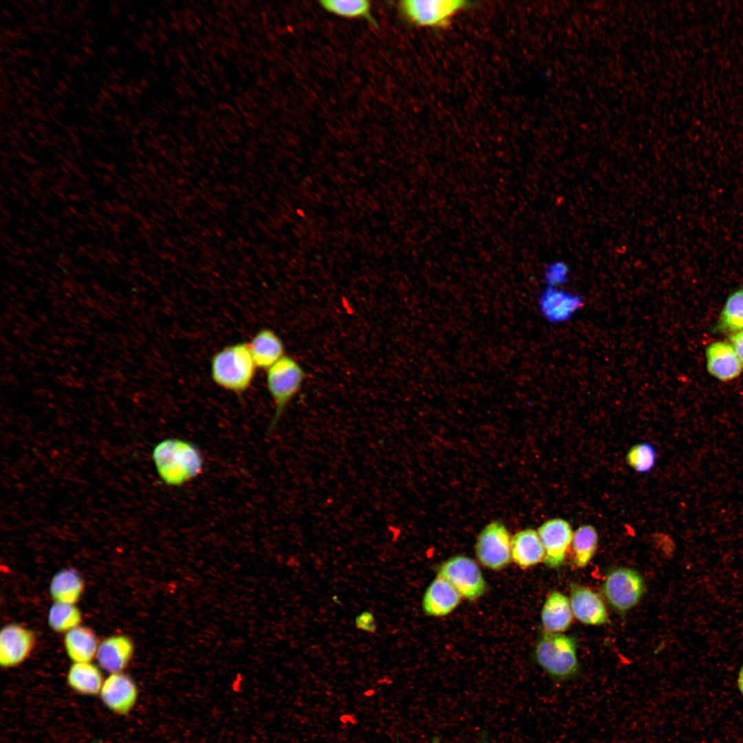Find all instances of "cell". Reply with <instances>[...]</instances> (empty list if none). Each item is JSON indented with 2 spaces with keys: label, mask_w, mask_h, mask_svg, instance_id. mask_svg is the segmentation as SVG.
Returning a JSON list of instances; mask_svg holds the SVG:
<instances>
[{
  "label": "cell",
  "mask_w": 743,
  "mask_h": 743,
  "mask_svg": "<svg viewBox=\"0 0 743 743\" xmlns=\"http://www.w3.org/2000/svg\"><path fill=\"white\" fill-rule=\"evenodd\" d=\"M152 457L160 477L170 486H181L203 470L201 452L184 440L169 438L160 442L153 449Z\"/></svg>",
  "instance_id": "6da1fadb"
},
{
  "label": "cell",
  "mask_w": 743,
  "mask_h": 743,
  "mask_svg": "<svg viewBox=\"0 0 743 743\" xmlns=\"http://www.w3.org/2000/svg\"><path fill=\"white\" fill-rule=\"evenodd\" d=\"M257 369L248 343L226 346L211 359L210 374L214 383L235 394H242L250 387Z\"/></svg>",
  "instance_id": "7a4b0ae2"
},
{
  "label": "cell",
  "mask_w": 743,
  "mask_h": 743,
  "mask_svg": "<svg viewBox=\"0 0 743 743\" xmlns=\"http://www.w3.org/2000/svg\"><path fill=\"white\" fill-rule=\"evenodd\" d=\"M538 665L556 682L573 680L580 674L574 638L561 633L543 632L535 651Z\"/></svg>",
  "instance_id": "3957f363"
},
{
  "label": "cell",
  "mask_w": 743,
  "mask_h": 743,
  "mask_svg": "<svg viewBox=\"0 0 743 743\" xmlns=\"http://www.w3.org/2000/svg\"><path fill=\"white\" fill-rule=\"evenodd\" d=\"M305 378V372L301 364L288 355L266 370V385L275 407L268 433L276 427L286 407L301 390Z\"/></svg>",
  "instance_id": "277c9868"
},
{
  "label": "cell",
  "mask_w": 743,
  "mask_h": 743,
  "mask_svg": "<svg viewBox=\"0 0 743 743\" xmlns=\"http://www.w3.org/2000/svg\"><path fill=\"white\" fill-rule=\"evenodd\" d=\"M645 590V583L640 573L627 567L612 569L607 574L603 584V592L606 600L620 613H625L636 606Z\"/></svg>",
  "instance_id": "5b68a950"
},
{
  "label": "cell",
  "mask_w": 743,
  "mask_h": 743,
  "mask_svg": "<svg viewBox=\"0 0 743 743\" xmlns=\"http://www.w3.org/2000/svg\"><path fill=\"white\" fill-rule=\"evenodd\" d=\"M469 6L462 0H403L398 8L407 21L424 28H442Z\"/></svg>",
  "instance_id": "8992f818"
},
{
  "label": "cell",
  "mask_w": 743,
  "mask_h": 743,
  "mask_svg": "<svg viewBox=\"0 0 743 743\" xmlns=\"http://www.w3.org/2000/svg\"><path fill=\"white\" fill-rule=\"evenodd\" d=\"M511 537L503 522L495 520L488 523L478 535L475 545L479 562L493 570L506 568L512 560Z\"/></svg>",
  "instance_id": "52a82bcc"
},
{
  "label": "cell",
  "mask_w": 743,
  "mask_h": 743,
  "mask_svg": "<svg viewBox=\"0 0 743 743\" xmlns=\"http://www.w3.org/2000/svg\"><path fill=\"white\" fill-rule=\"evenodd\" d=\"M438 575L447 581L461 597L475 600L486 590V583L480 568L471 558L455 555L448 559L439 568Z\"/></svg>",
  "instance_id": "ba28073f"
},
{
  "label": "cell",
  "mask_w": 743,
  "mask_h": 743,
  "mask_svg": "<svg viewBox=\"0 0 743 743\" xmlns=\"http://www.w3.org/2000/svg\"><path fill=\"white\" fill-rule=\"evenodd\" d=\"M537 532L543 544V562L550 568H558L564 563L573 536L570 523L562 518H552L544 521Z\"/></svg>",
  "instance_id": "9c48e42d"
},
{
  "label": "cell",
  "mask_w": 743,
  "mask_h": 743,
  "mask_svg": "<svg viewBox=\"0 0 743 743\" xmlns=\"http://www.w3.org/2000/svg\"><path fill=\"white\" fill-rule=\"evenodd\" d=\"M34 632L21 625L10 623L0 632V664L10 668L23 663L36 645Z\"/></svg>",
  "instance_id": "30bf717a"
},
{
  "label": "cell",
  "mask_w": 743,
  "mask_h": 743,
  "mask_svg": "<svg viewBox=\"0 0 743 743\" xmlns=\"http://www.w3.org/2000/svg\"><path fill=\"white\" fill-rule=\"evenodd\" d=\"M103 704L118 715H127L134 707L138 696L135 682L127 674H111L105 680L100 691Z\"/></svg>",
  "instance_id": "8fae6325"
},
{
  "label": "cell",
  "mask_w": 743,
  "mask_h": 743,
  "mask_svg": "<svg viewBox=\"0 0 743 743\" xmlns=\"http://www.w3.org/2000/svg\"><path fill=\"white\" fill-rule=\"evenodd\" d=\"M583 305L580 296L554 287L547 286L539 299V312L551 323L569 320Z\"/></svg>",
  "instance_id": "7c38bea8"
},
{
  "label": "cell",
  "mask_w": 743,
  "mask_h": 743,
  "mask_svg": "<svg viewBox=\"0 0 743 743\" xmlns=\"http://www.w3.org/2000/svg\"><path fill=\"white\" fill-rule=\"evenodd\" d=\"M569 600L573 616L581 623L601 625L608 621L603 601L590 588L572 583Z\"/></svg>",
  "instance_id": "4fadbf2b"
},
{
  "label": "cell",
  "mask_w": 743,
  "mask_h": 743,
  "mask_svg": "<svg viewBox=\"0 0 743 743\" xmlns=\"http://www.w3.org/2000/svg\"><path fill=\"white\" fill-rule=\"evenodd\" d=\"M708 372L716 379L727 382L738 377L743 365L729 342L711 343L705 351Z\"/></svg>",
  "instance_id": "5bb4252c"
},
{
  "label": "cell",
  "mask_w": 743,
  "mask_h": 743,
  "mask_svg": "<svg viewBox=\"0 0 743 743\" xmlns=\"http://www.w3.org/2000/svg\"><path fill=\"white\" fill-rule=\"evenodd\" d=\"M133 653L131 639L124 634H115L100 643L96 658L103 669L111 674L119 673L128 666Z\"/></svg>",
  "instance_id": "9a60e30c"
},
{
  "label": "cell",
  "mask_w": 743,
  "mask_h": 743,
  "mask_svg": "<svg viewBox=\"0 0 743 743\" xmlns=\"http://www.w3.org/2000/svg\"><path fill=\"white\" fill-rule=\"evenodd\" d=\"M461 596L444 579L437 576L427 588L422 608L430 616H444L451 613L460 604Z\"/></svg>",
  "instance_id": "2e32d148"
},
{
  "label": "cell",
  "mask_w": 743,
  "mask_h": 743,
  "mask_svg": "<svg viewBox=\"0 0 743 743\" xmlns=\"http://www.w3.org/2000/svg\"><path fill=\"white\" fill-rule=\"evenodd\" d=\"M257 368L267 370L285 354V346L279 336L268 328L259 330L248 343Z\"/></svg>",
  "instance_id": "e0dca14e"
},
{
  "label": "cell",
  "mask_w": 743,
  "mask_h": 743,
  "mask_svg": "<svg viewBox=\"0 0 743 743\" xmlns=\"http://www.w3.org/2000/svg\"><path fill=\"white\" fill-rule=\"evenodd\" d=\"M511 559L519 567L525 569L543 561L545 551L537 532L532 528L517 532L511 537Z\"/></svg>",
  "instance_id": "ac0fdd59"
},
{
  "label": "cell",
  "mask_w": 743,
  "mask_h": 743,
  "mask_svg": "<svg viewBox=\"0 0 743 743\" xmlns=\"http://www.w3.org/2000/svg\"><path fill=\"white\" fill-rule=\"evenodd\" d=\"M573 614L569 599L559 591L547 596L541 612V620L546 632L561 633L571 625Z\"/></svg>",
  "instance_id": "d6986e66"
},
{
  "label": "cell",
  "mask_w": 743,
  "mask_h": 743,
  "mask_svg": "<svg viewBox=\"0 0 743 743\" xmlns=\"http://www.w3.org/2000/svg\"><path fill=\"white\" fill-rule=\"evenodd\" d=\"M97 636L89 627L79 625L65 633L64 645L74 663L91 662L99 646Z\"/></svg>",
  "instance_id": "ffe728a7"
},
{
  "label": "cell",
  "mask_w": 743,
  "mask_h": 743,
  "mask_svg": "<svg viewBox=\"0 0 743 743\" xmlns=\"http://www.w3.org/2000/svg\"><path fill=\"white\" fill-rule=\"evenodd\" d=\"M85 589L80 574L72 568H63L56 573L50 584V594L55 602L76 604Z\"/></svg>",
  "instance_id": "44dd1931"
},
{
  "label": "cell",
  "mask_w": 743,
  "mask_h": 743,
  "mask_svg": "<svg viewBox=\"0 0 743 743\" xmlns=\"http://www.w3.org/2000/svg\"><path fill=\"white\" fill-rule=\"evenodd\" d=\"M69 686L76 692L87 696L100 693L104 682L100 669L91 662L74 663L67 675Z\"/></svg>",
  "instance_id": "7402d4cb"
},
{
  "label": "cell",
  "mask_w": 743,
  "mask_h": 743,
  "mask_svg": "<svg viewBox=\"0 0 743 743\" xmlns=\"http://www.w3.org/2000/svg\"><path fill=\"white\" fill-rule=\"evenodd\" d=\"M743 330V286L727 297L713 329L715 332L735 333Z\"/></svg>",
  "instance_id": "603a6c76"
},
{
  "label": "cell",
  "mask_w": 743,
  "mask_h": 743,
  "mask_svg": "<svg viewBox=\"0 0 743 743\" xmlns=\"http://www.w3.org/2000/svg\"><path fill=\"white\" fill-rule=\"evenodd\" d=\"M598 543V532L592 525H582L573 532L570 546L573 563L577 568H584L590 562L596 551Z\"/></svg>",
  "instance_id": "cb8c5ba5"
},
{
  "label": "cell",
  "mask_w": 743,
  "mask_h": 743,
  "mask_svg": "<svg viewBox=\"0 0 743 743\" xmlns=\"http://www.w3.org/2000/svg\"><path fill=\"white\" fill-rule=\"evenodd\" d=\"M320 6L327 12L347 19H362L377 26L372 14V4L367 0H322Z\"/></svg>",
  "instance_id": "d4e9b609"
},
{
  "label": "cell",
  "mask_w": 743,
  "mask_h": 743,
  "mask_svg": "<svg viewBox=\"0 0 743 743\" xmlns=\"http://www.w3.org/2000/svg\"><path fill=\"white\" fill-rule=\"evenodd\" d=\"M47 621L54 632L67 633L80 625L82 614L75 604L55 602L50 608Z\"/></svg>",
  "instance_id": "484cf974"
},
{
  "label": "cell",
  "mask_w": 743,
  "mask_h": 743,
  "mask_svg": "<svg viewBox=\"0 0 743 743\" xmlns=\"http://www.w3.org/2000/svg\"><path fill=\"white\" fill-rule=\"evenodd\" d=\"M627 464L635 471L645 473L650 471L656 462V452L654 446L647 442L633 445L626 455Z\"/></svg>",
  "instance_id": "4316f807"
},
{
  "label": "cell",
  "mask_w": 743,
  "mask_h": 743,
  "mask_svg": "<svg viewBox=\"0 0 743 743\" xmlns=\"http://www.w3.org/2000/svg\"><path fill=\"white\" fill-rule=\"evenodd\" d=\"M568 266L563 261H554L550 263L545 270V281L548 287L558 288L565 283L569 277Z\"/></svg>",
  "instance_id": "83f0119b"
},
{
  "label": "cell",
  "mask_w": 743,
  "mask_h": 743,
  "mask_svg": "<svg viewBox=\"0 0 743 743\" xmlns=\"http://www.w3.org/2000/svg\"><path fill=\"white\" fill-rule=\"evenodd\" d=\"M355 625L358 629L369 633H375L377 628L374 616L369 611L363 612L357 616L355 619Z\"/></svg>",
  "instance_id": "f1b7e54d"
},
{
  "label": "cell",
  "mask_w": 743,
  "mask_h": 743,
  "mask_svg": "<svg viewBox=\"0 0 743 743\" xmlns=\"http://www.w3.org/2000/svg\"><path fill=\"white\" fill-rule=\"evenodd\" d=\"M729 341L743 365V330L731 334Z\"/></svg>",
  "instance_id": "f546056e"
},
{
  "label": "cell",
  "mask_w": 743,
  "mask_h": 743,
  "mask_svg": "<svg viewBox=\"0 0 743 743\" xmlns=\"http://www.w3.org/2000/svg\"><path fill=\"white\" fill-rule=\"evenodd\" d=\"M737 685H738L739 689H740L742 695L743 696V665L742 666V667H741V669H740V670L739 671L738 679H737Z\"/></svg>",
  "instance_id": "4dcf8cb0"
},
{
  "label": "cell",
  "mask_w": 743,
  "mask_h": 743,
  "mask_svg": "<svg viewBox=\"0 0 743 743\" xmlns=\"http://www.w3.org/2000/svg\"><path fill=\"white\" fill-rule=\"evenodd\" d=\"M433 743H438V740L436 738H433Z\"/></svg>",
  "instance_id": "1f68e13d"
},
{
  "label": "cell",
  "mask_w": 743,
  "mask_h": 743,
  "mask_svg": "<svg viewBox=\"0 0 743 743\" xmlns=\"http://www.w3.org/2000/svg\"><path fill=\"white\" fill-rule=\"evenodd\" d=\"M483 743H489V742H488L487 741L484 740V739Z\"/></svg>",
  "instance_id": "d6a6232c"
}]
</instances>
